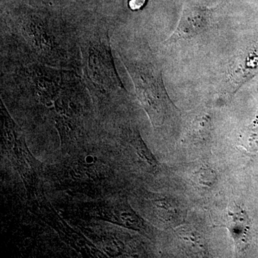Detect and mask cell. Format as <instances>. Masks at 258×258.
<instances>
[{
    "instance_id": "obj_5",
    "label": "cell",
    "mask_w": 258,
    "mask_h": 258,
    "mask_svg": "<svg viewBox=\"0 0 258 258\" xmlns=\"http://www.w3.org/2000/svg\"><path fill=\"white\" fill-rule=\"evenodd\" d=\"M211 118L208 114L198 115L188 130V137L194 142H204L211 133Z\"/></svg>"
},
{
    "instance_id": "obj_4",
    "label": "cell",
    "mask_w": 258,
    "mask_h": 258,
    "mask_svg": "<svg viewBox=\"0 0 258 258\" xmlns=\"http://www.w3.org/2000/svg\"><path fill=\"white\" fill-rule=\"evenodd\" d=\"M230 220L227 227L235 241L237 248L242 249L248 242L250 220L243 209L234 205L228 211Z\"/></svg>"
},
{
    "instance_id": "obj_3",
    "label": "cell",
    "mask_w": 258,
    "mask_h": 258,
    "mask_svg": "<svg viewBox=\"0 0 258 258\" xmlns=\"http://www.w3.org/2000/svg\"><path fill=\"white\" fill-rule=\"evenodd\" d=\"M258 74V45L247 47L233 59L228 68V79L235 91Z\"/></svg>"
},
{
    "instance_id": "obj_2",
    "label": "cell",
    "mask_w": 258,
    "mask_h": 258,
    "mask_svg": "<svg viewBox=\"0 0 258 258\" xmlns=\"http://www.w3.org/2000/svg\"><path fill=\"white\" fill-rule=\"evenodd\" d=\"M213 10L205 7H184L175 30L166 41L187 40L200 35L210 25Z\"/></svg>"
},
{
    "instance_id": "obj_7",
    "label": "cell",
    "mask_w": 258,
    "mask_h": 258,
    "mask_svg": "<svg viewBox=\"0 0 258 258\" xmlns=\"http://www.w3.org/2000/svg\"><path fill=\"white\" fill-rule=\"evenodd\" d=\"M180 236L186 243L193 247V248H198L203 252L206 250L205 241L200 237V234L188 231V232H182V233H180Z\"/></svg>"
},
{
    "instance_id": "obj_8",
    "label": "cell",
    "mask_w": 258,
    "mask_h": 258,
    "mask_svg": "<svg viewBox=\"0 0 258 258\" xmlns=\"http://www.w3.org/2000/svg\"><path fill=\"white\" fill-rule=\"evenodd\" d=\"M145 3L146 0H131L129 2V7L132 10H137L141 9Z\"/></svg>"
},
{
    "instance_id": "obj_1",
    "label": "cell",
    "mask_w": 258,
    "mask_h": 258,
    "mask_svg": "<svg viewBox=\"0 0 258 258\" xmlns=\"http://www.w3.org/2000/svg\"><path fill=\"white\" fill-rule=\"evenodd\" d=\"M128 70L144 106L161 124L176 107L166 93L160 71L152 64H132Z\"/></svg>"
},
{
    "instance_id": "obj_6",
    "label": "cell",
    "mask_w": 258,
    "mask_h": 258,
    "mask_svg": "<svg viewBox=\"0 0 258 258\" xmlns=\"http://www.w3.org/2000/svg\"><path fill=\"white\" fill-rule=\"evenodd\" d=\"M195 180L197 184L200 186L210 187L216 183L217 174L211 169L203 168L195 174Z\"/></svg>"
}]
</instances>
